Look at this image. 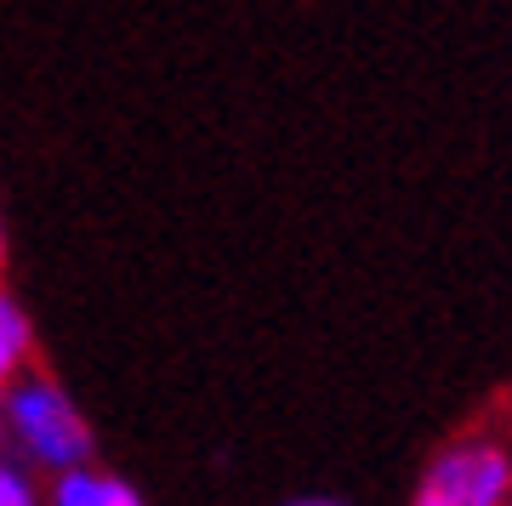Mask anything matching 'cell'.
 <instances>
[{"mask_svg":"<svg viewBox=\"0 0 512 506\" xmlns=\"http://www.w3.org/2000/svg\"><path fill=\"white\" fill-rule=\"evenodd\" d=\"M0 410H6L12 438L35 455L40 467L63 472V467H86V461H92L97 438H92V427H86V416L74 410V398L63 393L57 381H46V376L18 381Z\"/></svg>","mask_w":512,"mask_h":506,"instance_id":"cell-1","label":"cell"},{"mask_svg":"<svg viewBox=\"0 0 512 506\" xmlns=\"http://www.w3.org/2000/svg\"><path fill=\"white\" fill-rule=\"evenodd\" d=\"M512 495V461L501 444H450L427 467L416 506H501Z\"/></svg>","mask_w":512,"mask_h":506,"instance_id":"cell-2","label":"cell"},{"mask_svg":"<svg viewBox=\"0 0 512 506\" xmlns=\"http://www.w3.org/2000/svg\"><path fill=\"white\" fill-rule=\"evenodd\" d=\"M52 506H143V495L126 478H109V472L63 467V478L52 489Z\"/></svg>","mask_w":512,"mask_h":506,"instance_id":"cell-3","label":"cell"},{"mask_svg":"<svg viewBox=\"0 0 512 506\" xmlns=\"http://www.w3.org/2000/svg\"><path fill=\"white\" fill-rule=\"evenodd\" d=\"M29 342H35V336H29V319H23V308L6 296V290H0V387H6V381L23 370V359H29Z\"/></svg>","mask_w":512,"mask_h":506,"instance_id":"cell-4","label":"cell"},{"mask_svg":"<svg viewBox=\"0 0 512 506\" xmlns=\"http://www.w3.org/2000/svg\"><path fill=\"white\" fill-rule=\"evenodd\" d=\"M0 506H40L29 472H23L18 461H6V455H0Z\"/></svg>","mask_w":512,"mask_h":506,"instance_id":"cell-5","label":"cell"},{"mask_svg":"<svg viewBox=\"0 0 512 506\" xmlns=\"http://www.w3.org/2000/svg\"><path fill=\"white\" fill-rule=\"evenodd\" d=\"M285 506H342V501H325V495H302V501H285Z\"/></svg>","mask_w":512,"mask_h":506,"instance_id":"cell-6","label":"cell"},{"mask_svg":"<svg viewBox=\"0 0 512 506\" xmlns=\"http://www.w3.org/2000/svg\"><path fill=\"white\" fill-rule=\"evenodd\" d=\"M0 262H6V228H0Z\"/></svg>","mask_w":512,"mask_h":506,"instance_id":"cell-7","label":"cell"}]
</instances>
